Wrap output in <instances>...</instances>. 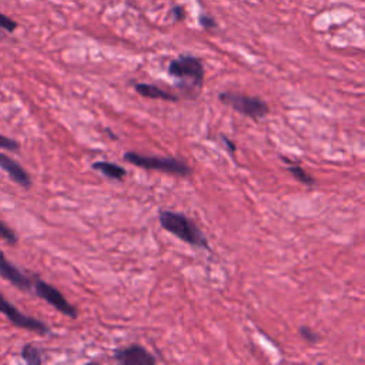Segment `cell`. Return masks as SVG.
<instances>
[{"label":"cell","mask_w":365,"mask_h":365,"mask_svg":"<svg viewBox=\"0 0 365 365\" xmlns=\"http://www.w3.org/2000/svg\"><path fill=\"white\" fill-rule=\"evenodd\" d=\"M158 222L164 230L176 235L178 240L196 248L210 250L209 240L204 233L186 214L163 210L158 213Z\"/></svg>","instance_id":"cell-1"},{"label":"cell","mask_w":365,"mask_h":365,"mask_svg":"<svg viewBox=\"0 0 365 365\" xmlns=\"http://www.w3.org/2000/svg\"><path fill=\"white\" fill-rule=\"evenodd\" d=\"M169 76L177 79L181 84V89H185L190 96H194V91L198 93V90L204 84V66L203 62L193 54H180L177 59H173L167 67Z\"/></svg>","instance_id":"cell-2"},{"label":"cell","mask_w":365,"mask_h":365,"mask_svg":"<svg viewBox=\"0 0 365 365\" xmlns=\"http://www.w3.org/2000/svg\"><path fill=\"white\" fill-rule=\"evenodd\" d=\"M123 158L144 170H156L178 177H187L191 174V169L187 164L176 157H158V156H143L134 152L124 153Z\"/></svg>","instance_id":"cell-3"},{"label":"cell","mask_w":365,"mask_h":365,"mask_svg":"<svg viewBox=\"0 0 365 365\" xmlns=\"http://www.w3.org/2000/svg\"><path fill=\"white\" fill-rule=\"evenodd\" d=\"M218 99L226 106L231 107L233 110L251 119H263L270 112L268 104L260 97L234 93V91H224V93L218 96Z\"/></svg>","instance_id":"cell-4"},{"label":"cell","mask_w":365,"mask_h":365,"mask_svg":"<svg viewBox=\"0 0 365 365\" xmlns=\"http://www.w3.org/2000/svg\"><path fill=\"white\" fill-rule=\"evenodd\" d=\"M32 279H33V291L36 293V296L56 308L63 316L69 318H78V308L75 305H71L56 287L43 281L38 276H33Z\"/></svg>","instance_id":"cell-5"},{"label":"cell","mask_w":365,"mask_h":365,"mask_svg":"<svg viewBox=\"0 0 365 365\" xmlns=\"http://www.w3.org/2000/svg\"><path fill=\"white\" fill-rule=\"evenodd\" d=\"M0 314H3L13 325L23 328V330L38 333L40 335L50 334V328L45 322H42L38 318L21 313L19 309L5 298L2 293H0Z\"/></svg>","instance_id":"cell-6"},{"label":"cell","mask_w":365,"mask_h":365,"mask_svg":"<svg viewBox=\"0 0 365 365\" xmlns=\"http://www.w3.org/2000/svg\"><path fill=\"white\" fill-rule=\"evenodd\" d=\"M113 357L123 365H154L157 362L156 357L152 353L137 344L116 350Z\"/></svg>","instance_id":"cell-7"},{"label":"cell","mask_w":365,"mask_h":365,"mask_svg":"<svg viewBox=\"0 0 365 365\" xmlns=\"http://www.w3.org/2000/svg\"><path fill=\"white\" fill-rule=\"evenodd\" d=\"M0 276L8 280L13 287L19 288L22 291H32L33 290V279L27 277L23 271L14 267L0 250Z\"/></svg>","instance_id":"cell-8"},{"label":"cell","mask_w":365,"mask_h":365,"mask_svg":"<svg viewBox=\"0 0 365 365\" xmlns=\"http://www.w3.org/2000/svg\"><path fill=\"white\" fill-rule=\"evenodd\" d=\"M0 169H2L16 185H19L23 189L32 187V177L29 176V173L6 153H0Z\"/></svg>","instance_id":"cell-9"},{"label":"cell","mask_w":365,"mask_h":365,"mask_svg":"<svg viewBox=\"0 0 365 365\" xmlns=\"http://www.w3.org/2000/svg\"><path fill=\"white\" fill-rule=\"evenodd\" d=\"M134 90L143 97L153 99V100H166V102H177L178 97L169 93V91L163 90L161 87L150 83H136Z\"/></svg>","instance_id":"cell-10"},{"label":"cell","mask_w":365,"mask_h":365,"mask_svg":"<svg viewBox=\"0 0 365 365\" xmlns=\"http://www.w3.org/2000/svg\"><path fill=\"white\" fill-rule=\"evenodd\" d=\"M91 169L104 174L108 178L119 180V181H121L127 176L126 169H123L121 166H119V164H115L110 161H96V163L91 164Z\"/></svg>","instance_id":"cell-11"},{"label":"cell","mask_w":365,"mask_h":365,"mask_svg":"<svg viewBox=\"0 0 365 365\" xmlns=\"http://www.w3.org/2000/svg\"><path fill=\"white\" fill-rule=\"evenodd\" d=\"M21 355L29 365H40L43 362L40 350L33 344H26L22 349Z\"/></svg>","instance_id":"cell-12"},{"label":"cell","mask_w":365,"mask_h":365,"mask_svg":"<svg viewBox=\"0 0 365 365\" xmlns=\"http://www.w3.org/2000/svg\"><path fill=\"white\" fill-rule=\"evenodd\" d=\"M287 172L291 174V176H293L297 181H300V182H303V185H307V186H314V178L311 177V176H309V174H307V172H304L300 166H298V164H293V166H288L287 167Z\"/></svg>","instance_id":"cell-13"},{"label":"cell","mask_w":365,"mask_h":365,"mask_svg":"<svg viewBox=\"0 0 365 365\" xmlns=\"http://www.w3.org/2000/svg\"><path fill=\"white\" fill-rule=\"evenodd\" d=\"M0 239H3L6 243L12 246L17 244V234L2 220H0Z\"/></svg>","instance_id":"cell-14"},{"label":"cell","mask_w":365,"mask_h":365,"mask_svg":"<svg viewBox=\"0 0 365 365\" xmlns=\"http://www.w3.org/2000/svg\"><path fill=\"white\" fill-rule=\"evenodd\" d=\"M17 29V23L12 21L9 16L0 13V32H6V33H13Z\"/></svg>","instance_id":"cell-15"},{"label":"cell","mask_w":365,"mask_h":365,"mask_svg":"<svg viewBox=\"0 0 365 365\" xmlns=\"http://www.w3.org/2000/svg\"><path fill=\"white\" fill-rule=\"evenodd\" d=\"M0 149H5L8 152H17L21 149V144L0 133Z\"/></svg>","instance_id":"cell-16"},{"label":"cell","mask_w":365,"mask_h":365,"mask_svg":"<svg viewBox=\"0 0 365 365\" xmlns=\"http://www.w3.org/2000/svg\"><path fill=\"white\" fill-rule=\"evenodd\" d=\"M198 23L203 29H207V30L214 29L217 26V22H215L214 17H211L210 14H206V13L198 14Z\"/></svg>","instance_id":"cell-17"},{"label":"cell","mask_w":365,"mask_h":365,"mask_svg":"<svg viewBox=\"0 0 365 365\" xmlns=\"http://www.w3.org/2000/svg\"><path fill=\"white\" fill-rule=\"evenodd\" d=\"M300 334L303 335V338L305 340V341H308V342H317L318 341V334H316L313 330H309V328H307V327H301L300 328Z\"/></svg>","instance_id":"cell-18"},{"label":"cell","mask_w":365,"mask_h":365,"mask_svg":"<svg viewBox=\"0 0 365 365\" xmlns=\"http://www.w3.org/2000/svg\"><path fill=\"white\" fill-rule=\"evenodd\" d=\"M172 16H173L174 22H182V21H185L186 19V9H185V6H180V5L174 6L172 9Z\"/></svg>","instance_id":"cell-19"},{"label":"cell","mask_w":365,"mask_h":365,"mask_svg":"<svg viewBox=\"0 0 365 365\" xmlns=\"http://www.w3.org/2000/svg\"><path fill=\"white\" fill-rule=\"evenodd\" d=\"M222 140H223V143H224V145H226V149H227L231 154H234V153H235V144H234L228 137H226V136H222Z\"/></svg>","instance_id":"cell-20"}]
</instances>
